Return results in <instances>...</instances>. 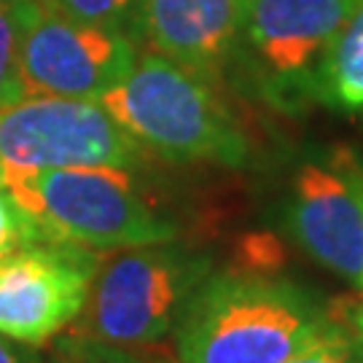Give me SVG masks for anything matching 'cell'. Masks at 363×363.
<instances>
[{"label": "cell", "mask_w": 363, "mask_h": 363, "mask_svg": "<svg viewBox=\"0 0 363 363\" xmlns=\"http://www.w3.org/2000/svg\"><path fill=\"white\" fill-rule=\"evenodd\" d=\"M11 6L27 97L100 100L138 60L127 33L76 22L43 0H11Z\"/></svg>", "instance_id": "obj_5"}, {"label": "cell", "mask_w": 363, "mask_h": 363, "mask_svg": "<svg viewBox=\"0 0 363 363\" xmlns=\"http://www.w3.org/2000/svg\"><path fill=\"white\" fill-rule=\"evenodd\" d=\"M30 242H40L38 232L25 216V210L13 202V196L0 183V256Z\"/></svg>", "instance_id": "obj_16"}, {"label": "cell", "mask_w": 363, "mask_h": 363, "mask_svg": "<svg viewBox=\"0 0 363 363\" xmlns=\"http://www.w3.org/2000/svg\"><path fill=\"white\" fill-rule=\"evenodd\" d=\"M286 229L312 261L363 291V167L352 154L337 151L296 169Z\"/></svg>", "instance_id": "obj_8"}, {"label": "cell", "mask_w": 363, "mask_h": 363, "mask_svg": "<svg viewBox=\"0 0 363 363\" xmlns=\"http://www.w3.org/2000/svg\"><path fill=\"white\" fill-rule=\"evenodd\" d=\"M145 151L97 100L25 97L0 108V167H140Z\"/></svg>", "instance_id": "obj_6"}, {"label": "cell", "mask_w": 363, "mask_h": 363, "mask_svg": "<svg viewBox=\"0 0 363 363\" xmlns=\"http://www.w3.org/2000/svg\"><path fill=\"white\" fill-rule=\"evenodd\" d=\"M245 0H138L132 35L148 52L216 81L242 35Z\"/></svg>", "instance_id": "obj_9"}, {"label": "cell", "mask_w": 363, "mask_h": 363, "mask_svg": "<svg viewBox=\"0 0 363 363\" xmlns=\"http://www.w3.org/2000/svg\"><path fill=\"white\" fill-rule=\"evenodd\" d=\"M43 3L84 25L127 33V27H132V13L138 0H43Z\"/></svg>", "instance_id": "obj_14"}, {"label": "cell", "mask_w": 363, "mask_h": 363, "mask_svg": "<svg viewBox=\"0 0 363 363\" xmlns=\"http://www.w3.org/2000/svg\"><path fill=\"white\" fill-rule=\"evenodd\" d=\"M0 363H38L33 355L22 347L11 345V339L0 334Z\"/></svg>", "instance_id": "obj_18"}, {"label": "cell", "mask_w": 363, "mask_h": 363, "mask_svg": "<svg viewBox=\"0 0 363 363\" xmlns=\"http://www.w3.org/2000/svg\"><path fill=\"white\" fill-rule=\"evenodd\" d=\"M334 325L328 307L280 269L210 272L175 325L181 363H286Z\"/></svg>", "instance_id": "obj_1"}, {"label": "cell", "mask_w": 363, "mask_h": 363, "mask_svg": "<svg viewBox=\"0 0 363 363\" xmlns=\"http://www.w3.org/2000/svg\"><path fill=\"white\" fill-rule=\"evenodd\" d=\"M100 253L73 242H30L0 256V334L43 345L78 318Z\"/></svg>", "instance_id": "obj_7"}, {"label": "cell", "mask_w": 363, "mask_h": 363, "mask_svg": "<svg viewBox=\"0 0 363 363\" xmlns=\"http://www.w3.org/2000/svg\"><path fill=\"white\" fill-rule=\"evenodd\" d=\"M210 272L208 256L169 242L108 250L70 331L118 347L159 345Z\"/></svg>", "instance_id": "obj_4"}, {"label": "cell", "mask_w": 363, "mask_h": 363, "mask_svg": "<svg viewBox=\"0 0 363 363\" xmlns=\"http://www.w3.org/2000/svg\"><path fill=\"white\" fill-rule=\"evenodd\" d=\"M328 312H331V318H337L339 323L352 328L363 339V298L355 301V304H342V310H328Z\"/></svg>", "instance_id": "obj_17"}, {"label": "cell", "mask_w": 363, "mask_h": 363, "mask_svg": "<svg viewBox=\"0 0 363 363\" xmlns=\"http://www.w3.org/2000/svg\"><path fill=\"white\" fill-rule=\"evenodd\" d=\"M143 151L164 162L240 167L247 138L213 81L167 57L145 52L97 100Z\"/></svg>", "instance_id": "obj_2"}, {"label": "cell", "mask_w": 363, "mask_h": 363, "mask_svg": "<svg viewBox=\"0 0 363 363\" xmlns=\"http://www.w3.org/2000/svg\"><path fill=\"white\" fill-rule=\"evenodd\" d=\"M286 363H363V339L334 318V325L325 334L291 355Z\"/></svg>", "instance_id": "obj_15"}, {"label": "cell", "mask_w": 363, "mask_h": 363, "mask_svg": "<svg viewBox=\"0 0 363 363\" xmlns=\"http://www.w3.org/2000/svg\"><path fill=\"white\" fill-rule=\"evenodd\" d=\"M0 183L25 210L40 240L73 242L89 250L172 242L175 220L124 167L6 169Z\"/></svg>", "instance_id": "obj_3"}, {"label": "cell", "mask_w": 363, "mask_h": 363, "mask_svg": "<svg viewBox=\"0 0 363 363\" xmlns=\"http://www.w3.org/2000/svg\"><path fill=\"white\" fill-rule=\"evenodd\" d=\"M361 0H245L242 35L277 78H310Z\"/></svg>", "instance_id": "obj_10"}, {"label": "cell", "mask_w": 363, "mask_h": 363, "mask_svg": "<svg viewBox=\"0 0 363 363\" xmlns=\"http://www.w3.org/2000/svg\"><path fill=\"white\" fill-rule=\"evenodd\" d=\"M57 363H181L178 355L162 345H143V347H118V345H105L97 339L81 337V334H67L60 339Z\"/></svg>", "instance_id": "obj_12"}, {"label": "cell", "mask_w": 363, "mask_h": 363, "mask_svg": "<svg viewBox=\"0 0 363 363\" xmlns=\"http://www.w3.org/2000/svg\"><path fill=\"white\" fill-rule=\"evenodd\" d=\"M27 97L25 81L19 73V30L11 0H0V108Z\"/></svg>", "instance_id": "obj_13"}, {"label": "cell", "mask_w": 363, "mask_h": 363, "mask_svg": "<svg viewBox=\"0 0 363 363\" xmlns=\"http://www.w3.org/2000/svg\"><path fill=\"white\" fill-rule=\"evenodd\" d=\"M318 97L339 111H363V0L310 73Z\"/></svg>", "instance_id": "obj_11"}]
</instances>
